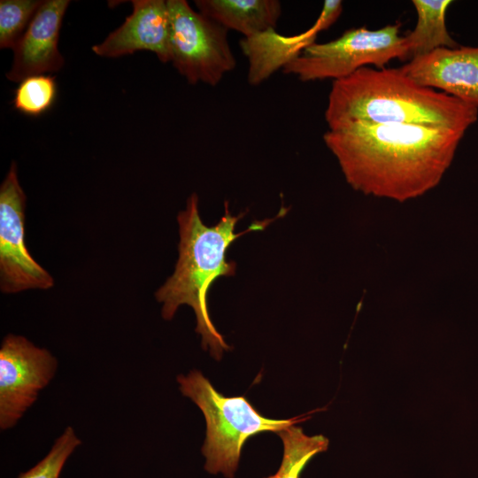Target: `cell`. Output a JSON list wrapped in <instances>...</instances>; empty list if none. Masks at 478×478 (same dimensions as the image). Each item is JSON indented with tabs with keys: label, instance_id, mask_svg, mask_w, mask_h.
I'll use <instances>...</instances> for the list:
<instances>
[{
	"label": "cell",
	"instance_id": "cell-13",
	"mask_svg": "<svg viewBox=\"0 0 478 478\" xmlns=\"http://www.w3.org/2000/svg\"><path fill=\"white\" fill-rule=\"evenodd\" d=\"M195 4L200 13L243 37L275 29L281 15L278 0H196Z\"/></svg>",
	"mask_w": 478,
	"mask_h": 478
},
{
	"label": "cell",
	"instance_id": "cell-18",
	"mask_svg": "<svg viewBox=\"0 0 478 478\" xmlns=\"http://www.w3.org/2000/svg\"><path fill=\"white\" fill-rule=\"evenodd\" d=\"M81 443V441L74 429L70 426L66 427L47 455L32 468L21 473L18 478H59L66 462Z\"/></svg>",
	"mask_w": 478,
	"mask_h": 478
},
{
	"label": "cell",
	"instance_id": "cell-14",
	"mask_svg": "<svg viewBox=\"0 0 478 478\" xmlns=\"http://www.w3.org/2000/svg\"><path fill=\"white\" fill-rule=\"evenodd\" d=\"M417 22L414 28L404 36L408 58L425 55L439 48H457L450 35L445 16L451 0H412Z\"/></svg>",
	"mask_w": 478,
	"mask_h": 478
},
{
	"label": "cell",
	"instance_id": "cell-6",
	"mask_svg": "<svg viewBox=\"0 0 478 478\" xmlns=\"http://www.w3.org/2000/svg\"><path fill=\"white\" fill-rule=\"evenodd\" d=\"M170 62L190 84L217 86L236 60L227 30L185 0H167Z\"/></svg>",
	"mask_w": 478,
	"mask_h": 478
},
{
	"label": "cell",
	"instance_id": "cell-4",
	"mask_svg": "<svg viewBox=\"0 0 478 478\" xmlns=\"http://www.w3.org/2000/svg\"><path fill=\"white\" fill-rule=\"evenodd\" d=\"M181 394L203 412L206 436L202 446L204 469L211 474L234 478L245 442L263 432H279L297 422V418L271 419L261 415L246 397H225L197 369L177 376Z\"/></svg>",
	"mask_w": 478,
	"mask_h": 478
},
{
	"label": "cell",
	"instance_id": "cell-8",
	"mask_svg": "<svg viewBox=\"0 0 478 478\" xmlns=\"http://www.w3.org/2000/svg\"><path fill=\"white\" fill-rule=\"evenodd\" d=\"M25 208L26 195L13 161L0 186V289L6 294L54 285L53 277L27 248Z\"/></svg>",
	"mask_w": 478,
	"mask_h": 478
},
{
	"label": "cell",
	"instance_id": "cell-7",
	"mask_svg": "<svg viewBox=\"0 0 478 478\" xmlns=\"http://www.w3.org/2000/svg\"><path fill=\"white\" fill-rule=\"evenodd\" d=\"M58 360L45 348L9 334L0 347V428L18 424L54 378Z\"/></svg>",
	"mask_w": 478,
	"mask_h": 478
},
{
	"label": "cell",
	"instance_id": "cell-15",
	"mask_svg": "<svg viewBox=\"0 0 478 478\" xmlns=\"http://www.w3.org/2000/svg\"><path fill=\"white\" fill-rule=\"evenodd\" d=\"M277 434L283 444L282 460L277 472L266 478H299L311 459L328 446V440L323 436H309L294 425Z\"/></svg>",
	"mask_w": 478,
	"mask_h": 478
},
{
	"label": "cell",
	"instance_id": "cell-9",
	"mask_svg": "<svg viewBox=\"0 0 478 478\" xmlns=\"http://www.w3.org/2000/svg\"><path fill=\"white\" fill-rule=\"evenodd\" d=\"M420 86L478 107V46L439 48L399 67Z\"/></svg>",
	"mask_w": 478,
	"mask_h": 478
},
{
	"label": "cell",
	"instance_id": "cell-5",
	"mask_svg": "<svg viewBox=\"0 0 478 478\" xmlns=\"http://www.w3.org/2000/svg\"><path fill=\"white\" fill-rule=\"evenodd\" d=\"M399 24L371 30L366 27L346 30L328 42H313L282 68L303 82L346 78L358 69L373 65L377 69L395 58H408Z\"/></svg>",
	"mask_w": 478,
	"mask_h": 478
},
{
	"label": "cell",
	"instance_id": "cell-17",
	"mask_svg": "<svg viewBox=\"0 0 478 478\" xmlns=\"http://www.w3.org/2000/svg\"><path fill=\"white\" fill-rule=\"evenodd\" d=\"M41 0H1L0 1V48L13 50L37 10Z\"/></svg>",
	"mask_w": 478,
	"mask_h": 478
},
{
	"label": "cell",
	"instance_id": "cell-3",
	"mask_svg": "<svg viewBox=\"0 0 478 478\" xmlns=\"http://www.w3.org/2000/svg\"><path fill=\"white\" fill-rule=\"evenodd\" d=\"M282 207L275 218L254 221L246 230L235 233L236 223L246 212L232 215L225 202V213L216 225L207 227L198 211V197L192 194L185 210L179 212V258L173 274L157 290L155 296L163 304L161 315L170 320L181 305H189L196 315V332L201 335L202 347L215 359H220L229 345L214 327L207 306L212 284L220 276L234 275L236 265L227 258L230 244L241 235L265 229L271 222L284 216Z\"/></svg>",
	"mask_w": 478,
	"mask_h": 478
},
{
	"label": "cell",
	"instance_id": "cell-10",
	"mask_svg": "<svg viewBox=\"0 0 478 478\" xmlns=\"http://www.w3.org/2000/svg\"><path fill=\"white\" fill-rule=\"evenodd\" d=\"M68 0H46L37 10L23 36L13 49L9 81L58 72L65 59L58 50L59 33Z\"/></svg>",
	"mask_w": 478,
	"mask_h": 478
},
{
	"label": "cell",
	"instance_id": "cell-12",
	"mask_svg": "<svg viewBox=\"0 0 478 478\" xmlns=\"http://www.w3.org/2000/svg\"><path fill=\"white\" fill-rule=\"evenodd\" d=\"M322 30L316 20L309 29L294 35H284L275 29H269L251 37H243L240 41V47L249 61V84L259 85L277 70L282 69L306 47L315 42V38Z\"/></svg>",
	"mask_w": 478,
	"mask_h": 478
},
{
	"label": "cell",
	"instance_id": "cell-16",
	"mask_svg": "<svg viewBox=\"0 0 478 478\" xmlns=\"http://www.w3.org/2000/svg\"><path fill=\"white\" fill-rule=\"evenodd\" d=\"M56 97L57 83L54 76L32 75L19 82L12 105L25 115L38 117L51 108Z\"/></svg>",
	"mask_w": 478,
	"mask_h": 478
},
{
	"label": "cell",
	"instance_id": "cell-2",
	"mask_svg": "<svg viewBox=\"0 0 478 478\" xmlns=\"http://www.w3.org/2000/svg\"><path fill=\"white\" fill-rule=\"evenodd\" d=\"M478 107L423 87L398 68L362 67L334 81L325 120L328 129L347 123L422 125L466 131Z\"/></svg>",
	"mask_w": 478,
	"mask_h": 478
},
{
	"label": "cell",
	"instance_id": "cell-1",
	"mask_svg": "<svg viewBox=\"0 0 478 478\" xmlns=\"http://www.w3.org/2000/svg\"><path fill=\"white\" fill-rule=\"evenodd\" d=\"M464 135L443 127L347 123L328 129L323 141L352 189L402 202L440 182Z\"/></svg>",
	"mask_w": 478,
	"mask_h": 478
},
{
	"label": "cell",
	"instance_id": "cell-11",
	"mask_svg": "<svg viewBox=\"0 0 478 478\" xmlns=\"http://www.w3.org/2000/svg\"><path fill=\"white\" fill-rule=\"evenodd\" d=\"M133 11L124 23L99 44L95 54L119 58L137 50L155 53L163 62H170L169 13L165 0H133Z\"/></svg>",
	"mask_w": 478,
	"mask_h": 478
}]
</instances>
